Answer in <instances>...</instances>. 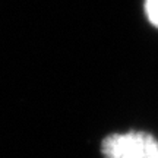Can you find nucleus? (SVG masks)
<instances>
[{
  "label": "nucleus",
  "mask_w": 158,
  "mask_h": 158,
  "mask_svg": "<svg viewBox=\"0 0 158 158\" xmlns=\"http://www.w3.org/2000/svg\"><path fill=\"white\" fill-rule=\"evenodd\" d=\"M104 158H158V141L145 132L108 135L101 143Z\"/></svg>",
  "instance_id": "f257e3e1"
},
{
  "label": "nucleus",
  "mask_w": 158,
  "mask_h": 158,
  "mask_svg": "<svg viewBox=\"0 0 158 158\" xmlns=\"http://www.w3.org/2000/svg\"><path fill=\"white\" fill-rule=\"evenodd\" d=\"M145 13L148 21L158 28V0H145Z\"/></svg>",
  "instance_id": "f03ea898"
}]
</instances>
